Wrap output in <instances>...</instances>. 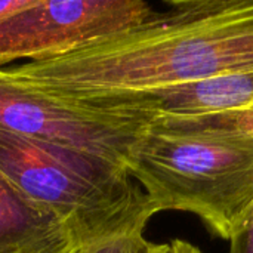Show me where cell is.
<instances>
[{
	"label": "cell",
	"mask_w": 253,
	"mask_h": 253,
	"mask_svg": "<svg viewBox=\"0 0 253 253\" xmlns=\"http://www.w3.org/2000/svg\"><path fill=\"white\" fill-rule=\"evenodd\" d=\"M0 253H80L65 225L1 170Z\"/></svg>",
	"instance_id": "7"
},
{
	"label": "cell",
	"mask_w": 253,
	"mask_h": 253,
	"mask_svg": "<svg viewBox=\"0 0 253 253\" xmlns=\"http://www.w3.org/2000/svg\"><path fill=\"white\" fill-rule=\"evenodd\" d=\"M127 172L157 213H194L230 240L253 206V123L248 111L157 114L135 141Z\"/></svg>",
	"instance_id": "2"
},
{
	"label": "cell",
	"mask_w": 253,
	"mask_h": 253,
	"mask_svg": "<svg viewBox=\"0 0 253 253\" xmlns=\"http://www.w3.org/2000/svg\"><path fill=\"white\" fill-rule=\"evenodd\" d=\"M169 245H170V253H203L199 248L182 240H173Z\"/></svg>",
	"instance_id": "11"
},
{
	"label": "cell",
	"mask_w": 253,
	"mask_h": 253,
	"mask_svg": "<svg viewBox=\"0 0 253 253\" xmlns=\"http://www.w3.org/2000/svg\"><path fill=\"white\" fill-rule=\"evenodd\" d=\"M104 95V93H102ZM136 111L157 114L200 116L253 108V70L135 93H110Z\"/></svg>",
	"instance_id": "6"
},
{
	"label": "cell",
	"mask_w": 253,
	"mask_h": 253,
	"mask_svg": "<svg viewBox=\"0 0 253 253\" xmlns=\"http://www.w3.org/2000/svg\"><path fill=\"white\" fill-rule=\"evenodd\" d=\"M248 116H249L251 122H252V123H253V108H251V110H248Z\"/></svg>",
	"instance_id": "13"
},
{
	"label": "cell",
	"mask_w": 253,
	"mask_h": 253,
	"mask_svg": "<svg viewBox=\"0 0 253 253\" xmlns=\"http://www.w3.org/2000/svg\"><path fill=\"white\" fill-rule=\"evenodd\" d=\"M156 15L142 0H30L0 21V65L64 56L138 28Z\"/></svg>",
	"instance_id": "5"
},
{
	"label": "cell",
	"mask_w": 253,
	"mask_h": 253,
	"mask_svg": "<svg viewBox=\"0 0 253 253\" xmlns=\"http://www.w3.org/2000/svg\"><path fill=\"white\" fill-rule=\"evenodd\" d=\"M139 253H170V245H156L147 242V245Z\"/></svg>",
	"instance_id": "12"
},
{
	"label": "cell",
	"mask_w": 253,
	"mask_h": 253,
	"mask_svg": "<svg viewBox=\"0 0 253 253\" xmlns=\"http://www.w3.org/2000/svg\"><path fill=\"white\" fill-rule=\"evenodd\" d=\"M30 0H0V21L25 7Z\"/></svg>",
	"instance_id": "10"
},
{
	"label": "cell",
	"mask_w": 253,
	"mask_h": 253,
	"mask_svg": "<svg viewBox=\"0 0 253 253\" xmlns=\"http://www.w3.org/2000/svg\"><path fill=\"white\" fill-rule=\"evenodd\" d=\"M145 245L147 240L144 239V234H133L114 239L92 253H139Z\"/></svg>",
	"instance_id": "9"
},
{
	"label": "cell",
	"mask_w": 253,
	"mask_h": 253,
	"mask_svg": "<svg viewBox=\"0 0 253 253\" xmlns=\"http://www.w3.org/2000/svg\"><path fill=\"white\" fill-rule=\"evenodd\" d=\"M144 25L4 71L62 95L135 93L253 70V0H179Z\"/></svg>",
	"instance_id": "1"
},
{
	"label": "cell",
	"mask_w": 253,
	"mask_h": 253,
	"mask_svg": "<svg viewBox=\"0 0 253 253\" xmlns=\"http://www.w3.org/2000/svg\"><path fill=\"white\" fill-rule=\"evenodd\" d=\"M228 253H253V206L231 236Z\"/></svg>",
	"instance_id": "8"
},
{
	"label": "cell",
	"mask_w": 253,
	"mask_h": 253,
	"mask_svg": "<svg viewBox=\"0 0 253 253\" xmlns=\"http://www.w3.org/2000/svg\"><path fill=\"white\" fill-rule=\"evenodd\" d=\"M151 119L114 96L62 95L16 80L0 68V127L12 133L127 169L130 150Z\"/></svg>",
	"instance_id": "4"
},
{
	"label": "cell",
	"mask_w": 253,
	"mask_h": 253,
	"mask_svg": "<svg viewBox=\"0 0 253 253\" xmlns=\"http://www.w3.org/2000/svg\"><path fill=\"white\" fill-rule=\"evenodd\" d=\"M0 170L65 225L80 253L144 234L157 213L126 168L1 127Z\"/></svg>",
	"instance_id": "3"
}]
</instances>
